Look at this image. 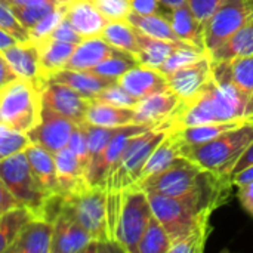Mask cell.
I'll return each instance as SVG.
<instances>
[{"label":"cell","mask_w":253,"mask_h":253,"mask_svg":"<svg viewBox=\"0 0 253 253\" xmlns=\"http://www.w3.org/2000/svg\"><path fill=\"white\" fill-rule=\"evenodd\" d=\"M215 122H253L248 99L230 79L228 62H213L211 80L191 99L182 101L169 120L170 129Z\"/></svg>","instance_id":"cell-1"},{"label":"cell","mask_w":253,"mask_h":253,"mask_svg":"<svg viewBox=\"0 0 253 253\" xmlns=\"http://www.w3.org/2000/svg\"><path fill=\"white\" fill-rule=\"evenodd\" d=\"M252 141L253 122H246L209 142L182 145L181 154L209 172L233 179V170Z\"/></svg>","instance_id":"cell-2"},{"label":"cell","mask_w":253,"mask_h":253,"mask_svg":"<svg viewBox=\"0 0 253 253\" xmlns=\"http://www.w3.org/2000/svg\"><path fill=\"white\" fill-rule=\"evenodd\" d=\"M227 176H219L200 168L185 156H179L169 168L160 173L136 182L145 193H156L169 197H182L213 187Z\"/></svg>","instance_id":"cell-3"},{"label":"cell","mask_w":253,"mask_h":253,"mask_svg":"<svg viewBox=\"0 0 253 253\" xmlns=\"http://www.w3.org/2000/svg\"><path fill=\"white\" fill-rule=\"evenodd\" d=\"M170 130V123L151 127L136 136H133L125 148L122 157L110 170L105 190L107 191H123L135 185L142 173V169L154 151V148L165 139Z\"/></svg>","instance_id":"cell-4"},{"label":"cell","mask_w":253,"mask_h":253,"mask_svg":"<svg viewBox=\"0 0 253 253\" xmlns=\"http://www.w3.org/2000/svg\"><path fill=\"white\" fill-rule=\"evenodd\" d=\"M42 116L40 92L25 79L18 77L0 89V123L27 133Z\"/></svg>","instance_id":"cell-5"},{"label":"cell","mask_w":253,"mask_h":253,"mask_svg":"<svg viewBox=\"0 0 253 253\" xmlns=\"http://www.w3.org/2000/svg\"><path fill=\"white\" fill-rule=\"evenodd\" d=\"M62 213L77 221L96 242H111L107 225V190L84 184L65 196Z\"/></svg>","instance_id":"cell-6"},{"label":"cell","mask_w":253,"mask_h":253,"mask_svg":"<svg viewBox=\"0 0 253 253\" xmlns=\"http://www.w3.org/2000/svg\"><path fill=\"white\" fill-rule=\"evenodd\" d=\"M151 216L150 200L142 188L132 185L122 191V209L114 233V242L122 252L136 253Z\"/></svg>","instance_id":"cell-7"},{"label":"cell","mask_w":253,"mask_h":253,"mask_svg":"<svg viewBox=\"0 0 253 253\" xmlns=\"http://www.w3.org/2000/svg\"><path fill=\"white\" fill-rule=\"evenodd\" d=\"M0 178L18 203L30 209L34 218H37L47 196L37 185L25 151L0 160Z\"/></svg>","instance_id":"cell-8"},{"label":"cell","mask_w":253,"mask_h":253,"mask_svg":"<svg viewBox=\"0 0 253 253\" xmlns=\"http://www.w3.org/2000/svg\"><path fill=\"white\" fill-rule=\"evenodd\" d=\"M253 15V0H222L205 25V47L211 53Z\"/></svg>","instance_id":"cell-9"},{"label":"cell","mask_w":253,"mask_h":253,"mask_svg":"<svg viewBox=\"0 0 253 253\" xmlns=\"http://www.w3.org/2000/svg\"><path fill=\"white\" fill-rule=\"evenodd\" d=\"M148 129H151V126H148V125H136V123L120 126L119 130L114 133V136L107 144V147L101 151V154L96 156L90 162L87 173H86L87 185L104 187L105 188L108 173L114 168V165L119 162V159L122 157L125 148L129 144V141L133 136H136V135H139V133H142V132H145Z\"/></svg>","instance_id":"cell-10"},{"label":"cell","mask_w":253,"mask_h":253,"mask_svg":"<svg viewBox=\"0 0 253 253\" xmlns=\"http://www.w3.org/2000/svg\"><path fill=\"white\" fill-rule=\"evenodd\" d=\"M76 126L77 123L73 120L42 107L40 122L31 130H28L27 135L31 144H36L55 154L68 145L70 136Z\"/></svg>","instance_id":"cell-11"},{"label":"cell","mask_w":253,"mask_h":253,"mask_svg":"<svg viewBox=\"0 0 253 253\" xmlns=\"http://www.w3.org/2000/svg\"><path fill=\"white\" fill-rule=\"evenodd\" d=\"M42 107L61 114L77 125L84 123L90 99L62 83H49L40 92Z\"/></svg>","instance_id":"cell-12"},{"label":"cell","mask_w":253,"mask_h":253,"mask_svg":"<svg viewBox=\"0 0 253 253\" xmlns=\"http://www.w3.org/2000/svg\"><path fill=\"white\" fill-rule=\"evenodd\" d=\"M213 62L211 55L206 52L200 59L191 62L172 74L166 76L169 89L173 90L182 101L191 99L196 93H199L203 86L212 77Z\"/></svg>","instance_id":"cell-13"},{"label":"cell","mask_w":253,"mask_h":253,"mask_svg":"<svg viewBox=\"0 0 253 253\" xmlns=\"http://www.w3.org/2000/svg\"><path fill=\"white\" fill-rule=\"evenodd\" d=\"M3 56L10 64L18 77L28 80L39 92L47 86V79L44 77L40 65L39 46L34 42L15 43L13 46L4 49Z\"/></svg>","instance_id":"cell-14"},{"label":"cell","mask_w":253,"mask_h":253,"mask_svg":"<svg viewBox=\"0 0 253 253\" xmlns=\"http://www.w3.org/2000/svg\"><path fill=\"white\" fill-rule=\"evenodd\" d=\"M182 99L170 89L151 93L135 105V123L157 127L169 123L181 105Z\"/></svg>","instance_id":"cell-15"},{"label":"cell","mask_w":253,"mask_h":253,"mask_svg":"<svg viewBox=\"0 0 253 253\" xmlns=\"http://www.w3.org/2000/svg\"><path fill=\"white\" fill-rule=\"evenodd\" d=\"M95 242L96 240L77 221L65 213H61L53 222L50 253L92 252Z\"/></svg>","instance_id":"cell-16"},{"label":"cell","mask_w":253,"mask_h":253,"mask_svg":"<svg viewBox=\"0 0 253 253\" xmlns=\"http://www.w3.org/2000/svg\"><path fill=\"white\" fill-rule=\"evenodd\" d=\"M117 83L136 99H142L151 93L169 89L168 79L160 70L145 67L141 64L120 76L117 79Z\"/></svg>","instance_id":"cell-17"},{"label":"cell","mask_w":253,"mask_h":253,"mask_svg":"<svg viewBox=\"0 0 253 253\" xmlns=\"http://www.w3.org/2000/svg\"><path fill=\"white\" fill-rule=\"evenodd\" d=\"M53 224L43 219H31L27 222L12 245L7 253H50L52 252Z\"/></svg>","instance_id":"cell-18"},{"label":"cell","mask_w":253,"mask_h":253,"mask_svg":"<svg viewBox=\"0 0 253 253\" xmlns=\"http://www.w3.org/2000/svg\"><path fill=\"white\" fill-rule=\"evenodd\" d=\"M65 18L83 39L101 36L108 22L92 0H70Z\"/></svg>","instance_id":"cell-19"},{"label":"cell","mask_w":253,"mask_h":253,"mask_svg":"<svg viewBox=\"0 0 253 253\" xmlns=\"http://www.w3.org/2000/svg\"><path fill=\"white\" fill-rule=\"evenodd\" d=\"M117 80L114 79H107L102 76H98L89 70H59L47 77V84L49 83H62L79 93L84 95L89 99H93L99 92H102L105 87L114 84Z\"/></svg>","instance_id":"cell-20"},{"label":"cell","mask_w":253,"mask_h":253,"mask_svg":"<svg viewBox=\"0 0 253 253\" xmlns=\"http://www.w3.org/2000/svg\"><path fill=\"white\" fill-rule=\"evenodd\" d=\"M25 154L31 168V173L40 190L46 196L59 193L53 154L36 144H30L25 148Z\"/></svg>","instance_id":"cell-21"},{"label":"cell","mask_w":253,"mask_h":253,"mask_svg":"<svg viewBox=\"0 0 253 253\" xmlns=\"http://www.w3.org/2000/svg\"><path fill=\"white\" fill-rule=\"evenodd\" d=\"M119 49L107 43L101 36L83 39L74 49L65 68L68 70H89L108 56L114 55Z\"/></svg>","instance_id":"cell-22"},{"label":"cell","mask_w":253,"mask_h":253,"mask_svg":"<svg viewBox=\"0 0 253 253\" xmlns=\"http://www.w3.org/2000/svg\"><path fill=\"white\" fill-rule=\"evenodd\" d=\"M55 166H56V179L59 193L68 196L70 193L82 188L86 182V170L76 157V154L68 148H62L61 151L53 154Z\"/></svg>","instance_id":"cell-23"},{"label":"cell","mask_w":253,"mask_h":253,"mask_svg":"<svg viewBox=\"0 0 253 253\" xmlns=\"http://www.w3.org/2000/svg\"><path fill=\"white\" fill-rule=\"evenodd\" d=\"M209 55L212 62H228L240 56L253 55V15Z\"/></svg>","instance_id":"cell-24"},{"label":"cell","mask_w":253,"mask_h":253,"mask_svg":"<svg viewBox=\"0 0 253 253\" xmlns=\"http://www.w3.org/2000/svg\"><path fill=\"white\" fill-rule=\"evenodd\" d=\"M181 150H182L181 138L176 130L170 129L169 133L165 136V139L154 148V151L148 157V160L142 169L139 181L154 176V175L160 173L162 170H165L166 168H169L179 156H182Z\"/></svg>","instance_id":"cell-25"},{"label":"cell","mask_w":253,"mask_h":253,"mask_svg":"<svg viewBox=\"0 0 253 253\" xmlns=\"http://www.w3.org/2000/svg\"><path fill=\"white\" fill-rule=\"evenodd\" d=\"M168 19H169L175 34L179 37L181 42L191 44V46H196L202 50H206V47H205V27L193 15L188 4L172 9L168 15Z\"/></svg>","instance_id":"cell-26"},{"label":"cell","mask_w":253,"mask_h":253,"mask_svg":"<svg viewBox=\"0 0 253 253\" xmlns=\"http://www.w3.org/2000/svg\"><path fill=\"white\" fill-rule=\"evenodd\" d=\"M84 123L104 126V127H120L135 123V108L116 107L101 101L90 99L86 111Z\"/></svg>","instance_id":"cell-27"},{"label":"cell","mask_w":253,"mask_h":253,"mask_svg":"<svg viewBox=\"0 0 253 253\" xmlns=\"http://www.w3.org/2000/svg\"><path fill=\"white\" fill-rule=\"evenodd\" d=\"M39 46L40 52V65L44 77L47 79L50 74L64 70L68 59L71 58L74 49L77 44L67 43L61 40H55L50 37H46L40 42H34Z\"/></svg>","instance_id":"cell-28"},{"label":"cell","mask_w":253,"mask_h":253,"mask_svg":"<svg viewBox=\"0 0 253 253\" xmlns=\"http://www.w3.org/2000/svg\"><path fill=\"white\" fill-rule=\"evenodd\" d=\"M126 21H129L139 33L172 43H184L175 34L168 16L165 15H141L133 10L127 15Z\"/></svg>","instance_id":"cell-29"},{"label":"cell","mask_w":253,"mask_h":253,"mask_svg":"<svg viewBox=\"0 0 253 253\" xmlns=\"http://www.w3.org/2000/svg\"><path fill=\"white\" fill-rule=\"evenodd\" d=\"M178 44H182V43H172V42H166V40H159V39L145 36V34L138 31L139 52L136 55V59L141 65L159 70Z\"/></svg>","instance_id":"cell-30"},{"label":"cell","mask_w":253,"mask_h":253,"mask_svg":"<svg viewBox=\"0 0 253 253\" xmlns=\"http://www.w3.org/2000/svg\"><path fill=\"white\" fill-rule=\"evenodd\" d=\"M101 37L114 46L116 49L129 52L132 55H138L139 46H138V31L135 27L126 21V19H119V21H108Z\"/></svg>","instance_id":"cell-31"},{"label":"cell","mask_w":253,"mask_h":253,"mask_svg":"<svg viewBox=\"0 0 253 253\" xmlns=\"http://www.w3.org/2000/svg\"><path fill=\"white\" fill-rule=\"evenodd\" d=\"M246 122H215V123H206V125H197L190 126L184 129H173L178 132L182 145H200L205 142H209L222 133L243 125Z\"/></svg>","instance_id":"cell-32"},{"label":"cell","mask_w":253,"mask_h":253,"mask_svg":"<svg viewBox=\"0 0 253 253\" xmlns=\"http://www.w3.org/2000/svg\"><path fill=\"white\" fill-rule=\"evenodd\" d=\"M230 79L249 102V114L253 120V55L228 61Z\"/></svg>","instance_id":"cell-33"},{"label":"cell","mask_w":253,"mask_h":253,"mask_svg":"<svg viewBox=\"0 0 253 253\" xmlns=\"http://www.w3.org/2000/svg\"><path fill=\"white\" fill-rule=\"evenodd\" d=\"M170 239L162 222L153 215L141 237L136 253H169Z\"/></svg>","instance_id":"cell-34"},{"label":"cell","mask_w":253,"mask_h":253,"mask_svg":"<svg viewBox=\"0 0 253 253\" xmlns=\"http://www.w3.org/2000/svg\"><path fill=\"white\" fill-rule=\"evenodd\" d=\"M138 64L139 62H138V59H136L135 55L119 49L114 55L108 56L107 59H104L98 65L89 68V71H92V73H95L98 76L107 77V79L117 80L120 76H123L130 68L136 67Z\"/></svg>","instance_id":"cell-35"},{"label":"cell","mask_w":253,"mask_h":253,"mask_svg":"<svg viewBox=\"0 0 253 253\" xmlns=\"http://www.w3.org/2000/svg\"><path fill=\"white\" fill-rule=\"evenodd\" d=\"M205 53H206V50H202V49H199L196 46H191V44H187V43L178 44L159 70L165 76H169L173 71H176V70H179V68L191 64V62H196Z\"/></svg>","instance_id":"cell-36"},{"label":"cell","mask_w":253,"mask_h":253,"mask_svg":"<svg viewBox=\"0 0 253 253\" xmlns=\"http://www.w3.org/2000/svg\"><path fill=\"white\" fill-rule=\"evenodd\" d=\"M30 138L24 132L13 130L0 123V157H9L19 151H25L30 145Z\"/></svg>","instance_id":"cell-37"},{"label":"cell","mask_w":253,"mask_h":253,"mask_svg":"<svg viewBox=\"0 0 253 253\" xmlns=\"http://www.w3.org/2000/svg\"><path fill=\"white\" fill-rule=\"evenodd\" d=\"M84 129H86V135H87V147H89L90 162L96 156L101 154V151L107 147L110 139L119 130V127H104V126H95V125H89V123H84Z\"/></svg>","instance_id":"cell-38"},{"label":"cell","mask_w":253,"mask_h":253,"mask_svg":"<svg viewBox=\"0 0 253 253\" xmlns=\"http://www.w3.org/2000/svg\"><path fill=\"white\" fill-rule=\"evenodd\" d=\"M58 6L61 4L46 3V4H36V6H10V9L15 13L16 19L30 31V28H33L39 21H42L46 15H49Z\"/></svg>","instance_id":"cell-39"},{"label":"cell","mask_w":253,"mask_h":253,"mask_svg":"<svg viewBox=\"0 0 253 253\" xmlns=\"http://www.w3.org/2000/svg\"><path fill=\"white\" fill-rule=\"evenodd\" d=\"M211 230V225L194 230L179 242L173 243L169 249V253H203Z\"/></svg>","instance_id":"cell-40"},{"label":"cell","mask_w":253,"mask_h":253,"mask_svg":"<svg viewBox=\"0 0 253 253\" xmlns=\"http://www.w3.org/2000/svg\"><path fill=\"white\" fill-rule=\"evenodd\" d=\"M0 28L13 36L19 43L31 42L30 31L16 19L10 6L4 0H0Z\"/></svg>","instance_id":"cell-41"},{"label":"cell","mask_w":253,"mask_h":253,"mask_svg":"<svg viewBox=\"0 0 253 253\" xmlns=\"http://www.w3.org/2000/svg\"><path fill=\"white\" fill-rule=\"evenodd\" d=\"M67 7H68V1L62 3L61 6L55 7L49 15H46L42 21H39L33 28H30V37L31 42H40L43 39H46L53 30L55 27L65 18L67 13Z\"/></svg>","instance_id":"cell-42"},{"label":"cell","mask_w":253,"mask_h":253,"mask_svg":"<svg viewBox=\"0 0 253 253\" xmlns=\"http://www.w3.org/2000/svg\"><path fill=\"white\" fill-rule=\"evenodd\" d=\"M93 99L105 102V104H111V105H116V107H129V108H135V105L139 101L135 96H132L129 92H126L117 82L114 84L105 87Z\"/></svg>","instance_id":"cell-43"},{"label":"cell","mask_w":253,"mask_h":253,"mask_svg":"<svg viewBox=\"0 0 253 253\" xmlns=\"http://www.w3.org/2000/svg\"><path fill=\"white\" fill-rule=\"evenodd\" d=\"M79 159V162L82 163V166L84 168L86 173L89 169V163H90V156H89V147H87V135H86V129H84V123L77 125L70 136L68 145H67Z\"/></svg>","instance_id":"cell-44"},{"label":"cell","mask_w":253,"mask_h":253,"mask_svg":"<svg viewBox=\"0 0 253 253\" xmlns=\"http://www.w3.org/2000/svg\"><path fill=\"white\" fill-rule=\"evenodd\" d=\"M92 3L108 21L126 19L132 10L130 0H92Z\"/></svg>","instance_id":"cell-45"},{"label":"cell","mask_w":253,"mask_h":253,"mask_svg":"<svg viewBox=\"0 0 253 253\" xmlns=\"http://www.w3.org/2000/svg\"><path fill=\"white\" fill-rule=\"evenodd\" d=\"M64 203H65V194L62 193H55V194L47 196L43 202V206L40 209L37 219H43V221L53 224L58 219V216L62 213Z\"/></svg>","instance_id":"cell-46"},{"label":"cell","mask_w":253,"mask_h":253,"mask_svg":"<svg viewBox=\"0 0 253 253\" xmlns=\"http://www.w3.org/2000/svg\"><path fill=\"white\" fill-rule=\"evenodd\" d=\"M222 0H187V4L197 21L205 27Z\"/></svg>","instance_id":"cell-47"},{"label":"cell","mask_w":253,"mask_h":253,"mask_svg":"<svg viewBox=\"0 0 253 253\" xmlns=\"http://www.w3.org/2000/svg\"><path fill=\"white\" fill-rule=\"evenodd\" d=\"M47 37L61 40V42H67V43H74V44H79L83 40V37L73 28V25L70 24V21L67 18H64Z\"/></svg>","instance_id":"cell-48"},{"label":"cell","mask_w":253,"mask_h":253,"mask_svg":"<svg viewBox=\"0 0 253 253\" xmlns=\"http://www.w3.org/2000/svg\"><path fill=\"white\" fill-rule=\"evenodd\" d=\"M130 6L133 12L141 15H165V6L160 3V0H130Z\"/></svg>","instance_id":"cell-49"},{"label":"cell","mask_w":253,"mask_h":253,"mask_svg":"<svg viewBox=\"0 0 253 253\" xmlns=\"http://www.w3.org/2000/svg\"><path fill=\"white\" fill-rule=\"evenodd\" d=\"M239 200L242 203V206L245 208V211L253 216V182H248L243 185H239Z\"/></svg>","instance_id":"cell-50"},{"label":"cell","mask_w":253,"mask_h":253,"mask_svg":"<svg viewBox=\"0 0 253 253\" xmlns=\"http://www.w3.org/2000/svg\"><path fill=\"white\" fill-rule=\"evenodd\" d=\"M16 206H21L18 203V200L12 196V193L7 190V187L4 185V182L1 181L0 178V215H3L4 212L16 208Z\"/></svg>","instance_id":"cell-51"},{"label":"cell","mask_w":253,"mask_h":253,"mask_svg":"<svg viewBox=\"0 0 253 253\" xmlns=\"http://www.w3.org/2000/svg\"><path fill=\"white\" fill-rule=\"evenodd\" d=\"M16 79H18L16 73L13 71L10 64L6 61L3 53L0 52V89L4 87L6 84H9L10 82L16 80Z\"/></svg>","instance_id":"cell-52"},{"label":"cell","mask_w":253,"mask_h":253,"mask_svg":"<svg viewBox=\"0 0 253 253\" xmlns=\"http://www.w3.org/2000/svg\"><path fill=\"white\" fill-rule=\"evenodd\" d=\"M251 166H253V141L251 142V145L246 148V151L242 154V157L239 159V162H237V165H236V168L233 170V175H236V173H239V172H242V170H245V169H248Z\"/></svg>","instance_id":"cell-53"},{"label":"cell","mask_w":253,"mask_h":253,"mask_svg":"<svg viewBox=\"0 0 253 253\" xmlns=\"http://www.w3.org/2000/svg\"><path fill=\"white\" fill-rule=\"evenodd\" d=\"M10 6H36V4H46V3H56L62 4L70 0H4Z\"/></svg>","instance_id":"cell-54"},{"label":"cell","mask_w":253,"mask_h":253,"mask_svg":"<svg viewBox=\"0 0 253 253\" xmlns=\"http://www.w3.org/2000/svg\"><path fill=\"white\" fill-rule=\"evenodd\" d=\"M248 182H253V166L233 175V185H243V184H248Z\"/></svg>","instance_id":"cell-55"},{"label":"cell","mask_w":253,"mask_h":253,"mask_svg":"<svg viewBox=\"0 0 253 253\" xmlns=\"http://www.w3.org/2000/svg\"><path fill=\"white\" fill-rule=\"evenodd\" d=\"M15 43H19L13 36H10L9 33H6L4 30L0 28V52H3L4 49L13 46Z\"/></svg>","instance_id":"cell-56"},{"label":"cell","mask_w":253,"mask_h":253,"mask_svg":"<svg viewBox=\"0 0 253 253\" xmlns=\"http://www.w3.org/2000/svg\"><path fill=\"white\" fill-rule=\"evenodd\" d=\"M160 3H162L166 9L172 10V9H176V7H179V6L187 4V0H160Z\"/></svg>","instance_id":"cell-57"},{"label":"cell","mask_w":253,"mask_h":253,"mask_svg":"<svg viewBox=\"0 0 253 253\" xmlns=\"http://www.w3.org/2000/svg\"><path fill=\"white\" fill-rule=\"evenodd\" d=\"M7 248H9V243L6 242L4 236H3V234H1V231H0V253L6 252V251H7Z\"/></svg>","instance_id":"cell-58"},{"label":"cell","mask_w":253,"mask_h":253,"mask_svg":"<svg viewBox=\"0 0 253 253\" xmlns=\"http://www.w3.org/2000/svg\"><path fill=\"white\" fill-rule=\"evenodd\" d=\"M0 160H1V157H0Z\"/></svg>","instance_id":"cell-59"}]
</instances>
